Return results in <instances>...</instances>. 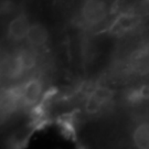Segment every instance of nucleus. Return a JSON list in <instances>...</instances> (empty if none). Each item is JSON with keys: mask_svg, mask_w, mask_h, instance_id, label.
<instances>
[{"mask_svg": "<svg viewBox=\"0 0 149 149\" xmlns=\"http://www.w3.org/2000/svg\"><path fill=\"white\" fill-rule=\"evenodd\" d=\"M45 124H59L76 149H149V95L77 90L51 101Z\"/></svg>", "mask_w": 149, "mask_h": 149, "instance_id": "nucleus-2", "label": "nucleus"}, {"mask_svg": "<svg viewBox=\"0 0 149 149\" xmlns=\"http://www.w3.org/2000/svg\"><path fill=\"white\" fill-rule=\"evenodd\" d=\"M59 6L69 30L74 91L149 95V1Z\"/></svg>", "mask_w": 149, "mask_h": 149, "instance_id": "nucleus-1", "label": "nucleus"}]
</instances>
